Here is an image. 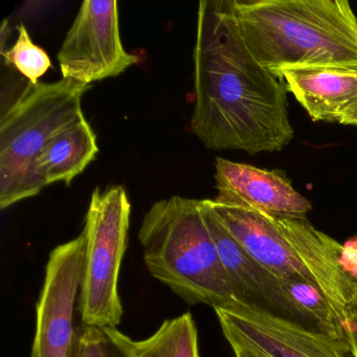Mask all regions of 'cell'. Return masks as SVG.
I'll return each mask as SVG.
<instances>
[{
	"label": "cell",
	"instance_id": "ac0fdd59",
	"mask_svg": "<svg viewBox=\"0 0 357 357\" xmlns=\"http://www.w3.org/2000/svg\"><path fill=\"white\" fill-rule=\"evenodd\" d=\"M338 123L347 126L357 127V98L342 110Z\"/></svg>",
	"mask_w": 357,
	"mask_h": 357
},
{
	"label": "cell",
	"instance_id": "5bb4252c",
	"mask_svg": "<svg viewBox=\"0 0 357 357\" xmlns=\"http://www.w3.org/2000/svg\"><path fill=\"white\" fill-rule=\"evenodd\" d=\"M104 330L120 357H200L197 328L190 312L166 319L145 340H133L118 328Z\"/></svg>",
	"mask_w": 357,
	"mask_h": 357
},
{
	"label": "cell",
	"instance_id": "4fadbf2b",
	"mask_svg": "<svg viewBox=\"0 0 357 357\" xmlns=\"http://www.w3.org/2000/svg\"><path fill=\"white\" fill-rule=\"evenodd\" d=\"M98 152L95 131L86 119H81L45 146L35 164L37 178L43 187L59 181L70 185Z\"/></svg>",
	"mask_w": 357,
	"mask_h": 357
},
{
	"label": "cell",
	"instance_id": "9c48e42d",
	"mask_svg": "<svg viewBox=\"0 0 357 357\" xmlns=\"http://www.w3.org/2000/svg\"><path fill=\"white\" fill-rule=\"evenodd\" d=\"M202 210L229 275L236 305L321 333L314 321L304 314L286 294L281 280L252 259L221 225L208 199H202Z\"/></svg>",
	"mask_w": 357,
	"mask_h": 357
},
{
	"label": "cell",
	"instance_id": "3957f363",
	"mask_svg": "<svg viewBox=\"0 0 357 357\" xmlns=\"http://www.w3.org/2000/svg\"><path fill=\"white\" fill-rule=\"evenodd\" d=\"M139 240L150 275L188 304L235 306L229 275L204 220L202 200L172 196L155 202Z\"/></svg>",
	"mask_w": 357,
	"mask_h": 357
},
{
	"label": "cell",
	"instance_id": "8992f818",
	"mask_svg": "<svg viewBox=\"0 0 357 357\" xmlns=\"http://www.w3.org/2000/svg\"><path fill=\"white\" fill-rule=\"evenodd\" d=\"M62 78L91 85L137 63L123 47L116 0H85L58 53Z\"/></svg>",
	"mask_w": 357,
	"mask_h": 357
},
{
	"label": "cell",
	"instance_id": "ba28073f",
	"mask_svg": "<svg viewBox=\"0 0 357 357\" xmlns=\"http://www.w3.org/2000/svg\"><path fill=\"white\" fill-rule=\"evenodd\" d=\"M214 310L229 344L248 347L266 357H356L349 340L309 331L266 313L239 305Z\"/></svg>",
	"mask_w": 357,
	"mask_h": 357
},
{
	"label": "cell",
	"instance_id": "5b68a950",
	"mask_svg": "<svg viewBox=\"0 0 357 357\" xmlns=\"http://www.w3.org/2000/svg\"><path fill=\"white\" fill-rule=\"evenodd\" d=\"M131 204L124 188L91 194L83 234L84 262L79 294L82 325L118 328L123 310L119 294L121 265L127 250Z\"/></svg>",
	"mask_w": 357,
	"mask_h": 357
},
{
	"label": "cell",
	"instance_id": "d6986e66",
	"mask_svg": "<svg viewBox=\"0 0 357 357\" xmlns=\"http://www.w3.org/2000/svg\"><path fill=\"white\" fill-rule=\"evenodd\" d=\"M229 346L233 349L236 357H266L265 355L248 348V347L241 346V344H231Z\"/></svg>",
	"mask_w": 357,
	"mask_h": 357
},
{
	"label": "cell",
	"instance_id": "ffe728a7",
	"mask_svg": "<svg viewBox=\"0 0 357 357\" xmlns=\"http://www.w3.org/2000/svg\"><path fill=\"white\" fill-rule=\"evenodd\" d=\"M350 340H352L357 357V317H353L352 321H351Z\"/></svg>",
	"mask_w": 357,
	"mask_h": 357
},
{
	"label": "cell",
	"instance_id": "44dd1931",
	"mask_svg": "<svg viewBox=\"0 0 357 357\" xmlns=\"http://www.w3.org/2000/svg\"><path fill=\"white\" fill-rule=\"evenodd\" d=\"M352 315L357 317V278L356 284H355L354 298H353Z\"/></svg>",
	"mask_w": 357,
	"mask_h": 357
},
{
	"label": "cell",
	"instance_id": "2e32d148",
	"mask_svg": "<svg viewBox=\"0 0 357 357\" xmlns=\"http://www.w3.org/2000/svg\"><path fill=\"white\" fill-rule=\"evenodd\" d=\"M18 38L11 49L1 56L8 66H13L29 82L38 83L39 79L52 68V61L45 50L35 45L24 24L17 28Z\"/></svg>",
	"mask_w": 357,
	"mask_h": 357
},
{
	"label": "cell",
	"instance_id": "6da1fadb",
	"mask_svg": "<svg viewBox=\"0 0 357 357\" xmlns=\"http://www.w3.org/2000/svg\"><path fill=\"white\" fill-rule=\"evenodd\" d=\"M193 59L191 130L208 149L258 154L291 143L286 84L250 53L233 0L198 3Z\"/></svg>",
	"mask_w": 357,
	"mask_h": 357
},
{
	"label": "cell",
	"instance_id": "277c9868",
	"mask_svg": "<svg viewBox=\"0 0 357 357\" xmlns=\"http://www.w3.org/2000/svg\"><path fill=\"white\" fill-rule=\"evenodd\" d=\"M91 85L73 79L29 82L0 118V208L40 193L35 164L56 135L85 118L82 98Z\"/></svg>",
	"mask_w": 357,
	"mask_h": 357
},
{
	"label": "cell",
	"instance_id": "7c38bea8",
	"mask_svg": "<svg viewBox=\"0 0 357 357\" xmlns=\"http://www.w3.org/2000/svg\"><path fill=\"white\" fill-rule=\"evenodd\" d=\"M286 89L314 122L335 123L357 98V70L301 68L282 73Z\"/></svg>",
	"mask_w": 357,
	"mask_h": 357
},
{
	"label": "cell",
	"instance_id": "8fae6325",
	"mask_svg": "<svg viewBox=\"0 0 357 357\" xmlns=\"http://www.w3.org/2000/svg\"><path fill=\"white\" fill-rule=\"evenodd\" d=\"M208 202L221 225L259 264L282 281L306 282L315 287L310 273L275 217L214 199Z\"/></svg>",
	"mask_w": 357,
	"mask_h": 357
},
{
	"label": "cell",
	"instance_id": "7a4b0ae2",
	"mask_svg": "<svg viewBox=\"0 0 357 357\" xmlns=\"http://www.w3.org/2000/svg\"><path fill=\"white\" fill-rule=\"evenodd\" d=\"M233 3L244 43L273 76L301 68L357 70V16L348 0Z\"/></svg>",
	"mask_w": 357,
	"mask_h": 357
},
{
	"label": "cell",
	"instance_id": "30bf717a",
	"mask_svg": "<svg viewBox=\"0 0 357 357\" xmlns=\"http://www.w3.org/2000/svg\"><path fill=\"white\" fill-rule=\"evenodd\" d=\"M215 202L264 213L275 218H304L312 204L282 170H266L222 158L215 162Z\"/></svg>",
	"mask_w": 357,
	"mask_h": 357
},
{
	"label": "cell",
	"instance_id": "e0dca14e",
	"mask_svg": "<svg viewBox=\"0 0 357 357\" xmlns=\"http://www.w3.org/2000/svg\"><path fill=\"white\" fill-rule=\"evenodd\" d=\"M72 357H120L105 330L82 325L77 328Z\"/></svg>",
	"mask_w": 357,
	"mask_h": 357
},
{
	"label": "cell",
	"instance_id": "52a82bcc",
	"mask_svg": "<svg viewBox=\"0 0 357 357\" xmlns=\"http://www.w3.org/2000/svg\"><path fill=\"white\" fill-rule=\"evenodd\" d=\"M84 252L82 231L50 254L37 303L36 332L30 357H72L77 335L75 310L80 294Z\"/></svg>",
	"mask_w": 357,
	"mask_h": 357
},
{
	"label": "cell",
	"instance_id": "9a60e30c",
	"mask_svg": "<svg viewBox=\"0 0 357 357\" xmlns=\"http://www.w3.org/2000/svg\"><path fill=\"white\" fill-rule=\"evenodd\" d=\"M282 285L298 308L314 321L321 333L352 344L333 307L317 288L301 281H282Z\"/></svg>",
	"mask_w": 357,
	"mask_h": 357
}]
</instances>
